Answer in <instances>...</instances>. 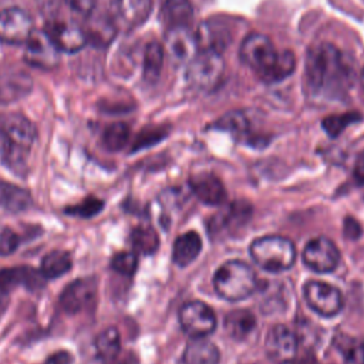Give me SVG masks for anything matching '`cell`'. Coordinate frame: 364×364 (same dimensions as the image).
I'll use <instances>...</instances> for the list:
<instances>
[{"mask_svg":"<svg viewBox=\"0 0 364 364\" xmlns=\"http://www.w3.org/2000/svg\"><path fill=\"white\" fill-rule=\"evenodd\" d=\"M306 78L313 94L334 98L348 87L351 71L341 51L330 43H323L307 53Z\"/></svg>","mask_w":364,"mask_h":364,"instance_id":"6da1fadb","label":"cell"},{"mask_svg":"<svg viewBox=\"0 0 364 364\" xmlns=\"http://www.w3.org/2000/svg\"><path fill=\"white\" fill-rule=\"evenodd\" d=\"M240 60L269 84L290 77L296 68V57L289 50L277 51L272 40L260 33L249 34L239 50Z\"/></svg>","mask_w":364,"mask_h":364,"instance_id":"7a4b0ae2","label":"cell"},{"mask_svg":"<svg viewBox=\"0 0 364 364\" xmlns=\"http://www.w3.org/2000/svg\"><path fill=\"white\" fill-rule=\"evenodd\" d=\"M213 287L218 296L225 300H243L257 289V276L247 263L228 260L215 272Z\"/></svg>","mask_w":364,"mask_h":364,"instance_id":"3957f363","label":"cell"},{"mask_svg":"<svg viewBox=\"0 0 364 364\" xmlns=\"http://www.w3.org/2000/svg\"><path fill=\"white\" fill-rule=\"evenodd\" d=\"M250 256L263 270L279 273L289 270L296 262L294 243L283 236H262L252 242Z\"/></svg>","mask_w":364,"mask_h":364,"instance_id":"277c9868","label":"cell"},{"mask_svg":"<svg viewBox=\"0 0 364 364\" xmlns=\"http://www.w3.org/2000/svg\"><path fill=\"white\" fill-rule=\"evenodd\" d=\"M225 61L222 54L213 51H198V54L188 63L186 80L198 90H213L223 74Z\"/></svg>","mask_w":364,"mask_h":364,"instance_id":"5b68a950","label":"cell"},{"mask_svg":"<svg viewBox=\"0 0 364 364\" xmlns=\"http://www.w3.org/2000/svg\"><path fill=\"white\" fill-rule=\"evenodd\" d=\"M179 323L188 336L193 338H203L215 331L216 316L206 303L193 300L181 307Z\"/></svg>","mask_w":364,"mask_h":364,"instance_id":"8992f818","label":"cell"},{"mask_svg":"<svg viewBox=\"0 0 364 364\" xmlns=\"http://www.w3.org/2000/svg\"><path fill=\"white\" fill-rule=\"evenodd\" d=\"M303 294L309 307L323 317L338 314L344 304L340 290L326 282H307L303 287Z\"/></svg>","mask_w":364,"mask_h":364,"instance_id":"52a82bcc","label":"cell"},{"mask_svg":"<svg viewBox=\"0 0 364 364\" xmlns=\"http://www.w3.org/2000/svg\"><path fill=\"white\" fill-rule=\"evenodd\" d=\"M24 60L40 70H53L60 63V50L46 30H33L24 43Z\"/></svg>","mask_w":364,"mask_h":364,"instance_id":"ba28073f","label":"cell"},{"mask_svg":"<svg viewBox=\"0 0 364 364\" xmlns=\"http://www.w3.org/2000/svg\"><path fill=\"white\" fill-rule=\"evenodd\" d=\"M97 301V280L94 277L75 279L60 294V306L68 314L91 309Z\"/></svg>","mask_w":364,"mask_h":364,"instance_id":"9c48e42d","label":"cell"},{"mask_svg":"<svg viewBox=\"0 0 364 364\" xmlns=\"http://www.w3.org/2000/svg\"><path fill=\"white\" fill-rule=\"evenodd\" d=\"M303 262L309 269L317 273H328L337 267L340 252L330 239L318 236L309 240L304 246Z\"/></svg>","mask_w":364,"mask_h":364,"instance_id":"30bf717a","label":"cell"},{"mask_svg":"<svg viewBox=\"0 0 364 364\" xmlns=\"http://www.w3.org/2000/svg\"><path fill=\"white\" fill-rule=\"evenodd\" d=\"M152 7V0H114L109 16L118 30L129 31L148 20Z\"/></svg>","mask_w":364,"mask_h":364,"instance_id":"8fae6325","label":"cell"},{"mask_svg":"<svg viewBox=\"0 0 364 364\" xmlns=\"http://www.w3.org/2000/svg\"><path fill=\"white\" fill-rule=\"evenodd\" d=\"M30 14L20 7H9L0 11V40L7 44H23L33 33Z\"/></svg>","mask_w":364,"mask_h":364,"instance_id":"7c38bea8","label":"cell"},{"mask_svg":"<svg viewBox=\"0 0 364 364\" xmlns=\"http://www.w3.org/2000/svg\"><path fill=\"white\" fill-rule=\"evenodd\" d=\"M266 354L279 364H287L297 354V338L294 333L283 324L272 327L266 336Z\"/></svg>","mask_w":364,"mask_h":364,"instance_id":"4fadbf2b","label":"cell"},{"mask_svg":"<svg viewBox=\"0 0 364 364\" xmlns=\"http://www.w3.org/2000/svg\"><path fill=\"white\" fill-rule=\"evenodd\" d=\"M0 134L11 144L30 149L37 139L34 124L21 114H1Z\"/></svg>","mask_w":364,"mask_h":364,"instance_id":"5bb4252c","label":"cell"},{"mask_svg":"<svg viewBox=\"0 0 364 364\" xmlns=\"http://www.w3.org/2000/svg\"><path fill=\"white\" fill-rule=\"evenodd\" d=\"M164 50L176 64H188L199 51L195 33L188 27L169 28L165 37Z\"/></svg>","mask_w":364,"mask_h":364,"instance_id":"9a60e30c","label":"cell"},{"mask_svg":"<svg viewBox=\"0 0 364 364\" xmlns=\"http://www.w3.org/2000/svg\"><path fill=\"white\" fill-rule=\"evenodd\" d=\"M44 30L48 33L60 51L77 53L87 44L84 30L74 23L50 21Z\"/></svg>","mask_w":364,"mask_h":364,"instance_id":"2e32d148","label":"cell"},{"mask_svg":"<svg viewBox=\"0 0 364 364\" xmlns=\"http://www.w3.org/2000/svg\"><path fill=\"white\" fill-rule=\"evenodd\" d=\"M195 38L199 51H213L222 54L232 43L230 30L215 21H203L198 26L195 31Z\"/></svg>","mask_w":364,"mask_h":364,"instance_id":"e0dca14e","label":"cell"},{"mask_svg":"<svg viewBox=\"0 0 364 364\" xmlns=\"http://www.w3.org/2000/svg\"><path fill=\"white\" fill-rule=\"evenodd\" d=\"M43 274L30 266H16L0 270V291L7 293L17 286H24L34 291L44 286Z\"/></svg>","mask_w":364,"mask_h":364,"instance_id":"ac0fdd59","label":"cell"},{"mask_svg":"<svg viewBox=\"0 0 364 364\" xmlns=\"http://www.w3.org/2000/svg\"><path fill=\"white\" fill-rule=\"evenodd\" d=\"M189 186L195 196L206 205H219L226 198L222 181L213 173H199L189 179Z\"/></svg>","mask_w":364,"mask_h":364,"instance_id":"d6986e66","label":"cell"},{"mask_svg":"<svg viewBox=\"0 0 364 364\" xmlns=\"http://www.w3.org/2000/svg\"><path fill=\"white\" fill-rule=\"evenodd\" d=\"M90 16V21L82 28L87 37V43H91L95 47H108L115 38L118 28L114 24L109 14H95Z\"/></svg>","mask_w":364,"mask_h":364,"instance_id":"ffe728a7","label":"cell"},{"mask_svg":"<svg viewBox=\"0 0 364 364\" xmlns=\"http://www.w3.org/2000/svg\"><path fill=\"white\" fill-rule=\"evenodd\" d=\"M202 250V240L193 230L185 232L175 239L172 247V259L179 267L191 264Z\"/></svg>","mask_w":364,"mask_h":364,"instance_id":"44dd1931","label":"cell"},{"mask_svg":"<svg viewBox=\"0 0 364 364\" xmlns=\"http://www.w3.org/2000/svg\"><path fill=\"white\" fill-rule=\"evenodd\" d=\"M252 215V206L246 202H233L223 212L212 218L210 229L218 232L223 228H236L237 225H245Z\"/></svg>","mask_w":364,"mask_h":364,"instance_id":"7402d4cb","label":"cell"},{"mask_svg":"<svg viewBox=\"0 0 364 364\" xmlns=\"http://www.w3.org/2000/svg\"><path fill=\"white\" fill-rule=\"evenodd\" d=\"M31 195L27 189L20 188L14 183L0 181V208L18 213L31 206Z\"/></svg>","mask_w":364,"mask_h":364,"instance_id":"603a6c76","label":"cell"},{"mask_svg":"<svg viewBox=\"0 0 364 364\" xmlns=\"http://www.w3.org/2000/svg\"><path fill=\"white\" fill-rule=\"evenodd\" d=\"M161 17L168 28L188 27L193 18V9L189 0H165Z\"/></svg>","mask_w":364,"mask_h":364,"instance_id":"cb8c5ba5","label":"cell"},{"mask_svg":"<svg viewBox=\"0 0 364 364\" xmlns=\"http://www.w3.org/2000/svg\"><path fill=\"white\" fill-rule=\"evenodd\" d=\"M223 327L232 338L245 340L256 327V317L249 310L237 309L225 316Z\"/></svg>","mask_w":364,"mask_h":364,"instance_id":"d4e9b609","label":"cell"},{"mask_svg":"<svg viewBox=\"0 0 364 364\" xmlns=\"http://www.w3.org/2000/svg\"><path fill=\"white\" fill-rule=\"evenodd\" d=\"M218 347L203 338L191 341L183 351V364H219Z\"/></svg>","mask_w":364,"mask_h":364,"instance_id":"484cf974","label":"cell"},{"mask_svg":"<svg viewBox=\"0 0 364 364\" xmlns=\"http://www.w3.org/2000/svg\"><path fill=\"white\" fill-rule=\"evenodd\" d=\"M73 266L71 255L65 250H53L47 253L40 264V273L44 279H57L67 272H70Z\"/></svg>","mask_w":364,"mask_h":364,"instance_id":"4316f807","label":"cell"},{"mask_svg":"<svg viewBox=\"0 0 364 364\" xmlns=\"http://www.w3.org/2000/svg\"><path fill=\"white\" fill-rule=\"evenodd\" d=\"M164 57H165V50L159 43L151 41L145 47L142 73H144V78L146 81L154 82L158 80L162 65H164Z\"/></svg>","mask_w":364,"mask_h":364,"instance_id":"83f0119b","label":"cell"},{"mask_svg":"<svg viewBox=\"0 0 364 364\" xmlns=\"http://www.w3.org/2000/svg\"><path fill=\"white\" fill-rule=\"evenodd\" d=\"M97 355L105 361H111L121 351V337L115 327L104 328L95 338Z\"/></svg>","mask_w":364,"mask_h":364,"instance_id":"f1b7e54d","label":"cell"},{"mask_svg":"<svg viewBox=\"0 0 364 364\" xmlns=\"http://www.w3.org/2000/svg\"><path fill=\"white\" fill-rule=\"evenodd\" d=\"M131 242L134 247L144 253V255H152L156 252L159 246V237L154 228L148 225H141L132 229L131 232Z\"/></svg>","mask_w":364,"mask_h":364,"instance_id":"f546056e","label":"cell"},{"mask_svg":"<svg viewBox=\"0 0 364 364\" xmlns=\"http://www.w3.org/2000/svg\"><path fill=\"white\" fill-rule=\"evenodd\" d=\"M129 127L125 122H114L108 125L102 134V145L111 152L121 151L129 139Z\"/></svg>","mask_w":364,"mask_h":364,"instance_id":"4dcf8cb0","label":"cell"},{"mask_svg":"<svg viewBox=\"0 0 364 364\" xmlns=\"http://www.w3.org/2000/svg\"><path fill=\"white\" fill-rule=\"evenodd\" d=\"M337 348L343 354L344 364H364V343L347 337V336H340L337 337Z\"/></svg>","mask_w":364,"mask_h":364,"instance_id":"1f68e13d","label":"cell"},{"mask_svg":"<svg viewBox=\"0 0 364 364\" xmlns=\"http://www.w3.org/2000/svg\"><path fill=\"white\" fill-rule=\"evenodd\" d=\"M213 128L229 131L236 135H243L249 131V121L243 112L233 111V112H228L226 115L219 118L213 124Z\"/></svg>","mask_w":364,"mask_h":364,"instance_id":"d6a6232c","label":"cell"},{"mask_svg":"<svg viewBox=\"0 0 364 364\" xmlns=\"http://www.w3.org/2000/svg\"><path fill=\"white\" fill-rule=\"evenodd\" d=\"M360 121V115L357 112H347L341 115H331L323 119L321 125L323 129L330 135V136H337L340 135L350 124Z\"/></svg>","mask_w":364,"mask_h":364,"instance_id":"836d02e7","label":"cell"},{"mask_svg":"<svg viewBox=\"0 0 364 364\" xmlns=\"http://www.w3.org/2000/svg\"><path fill=\"white\" fill-rule=\"evenodd\" d=\"M102 208H104V200H101L95 196H88L81 203L67 206L64 212L71 216H80V218L88 219V218L98 215L102 210Z\"/></svg>","mask_w":364,"mask_h":364,"instance_id":"e575fe53","label":"cell"},{"mask_svg":"<svg viewBox=\"0 0 364 364\" xmlns=\"http://www.w3.org/2000/svg\"><path fill=\"white\" fill-rule=\"evenodd\" d=\"M111 267L124 276H132L138 267V256L134 252H119L111 260Z\"/></svg>","mask_w":364,"mask_h":364,"instance_id":"d590c367","label":"cell"},{"mask_svg":"<svg viewBox=\"0 0 364 364\" xmlns=\"http://www.w3.org/2000/svg\"><path fill=\"white\" fill-rule=\"evenodd\" d=\"M20 243V237L7 226H0V256L11 255Z\"/></svg>","mask_w":364,"mask_h":364,"instance_id":"8d00e7d4","label":"cell"},{"mask_svg":"<svg viewBox=\"0 0 364 364\" xmlns=\"http://www.w3.org/2000/svg\"><path fill=\"white\" fill-rule=\"evenodd\" d=\"M164 135H165V132L162 129H145V131H142L136 136V139L132 145V152L139 151L142 148H146L152 144H156L159 139L164 138Z\"/></svg>","mask_w":364,"mask_h":364,"instance_id":"74e56055","label":"cell"},{"mask_svg":"<svg viewBox=\"0 0 364 364\" xmlns=\"http://www.w3.org/2000/svg\"><path fill=\"white\" fill-rule=\"evenodd\" d=\"M68 7L71 10H74L75 13H80V14H91L95 9V4H97V0H64Z\"/></svg>","mask_w":364,"mask_h":364,"instance_id":"f35d334b","label":"cell"},{"mask_svg":"<svg viewBox=\"0 0 364 364\" xmlns=\"http://www.w3.org/2000/svg\"><path fill=\"white\" fill-rule=\"evenodd\" d=\"M343 232H344V236L350 240H355L360 237L361 235V226L360 223L351 218V216H347L344 219V223H343Z\"/></svg>","mask_w":364,"mask_h":364,"instance_id":"ab89813d","label":"cell"},{"mask_svg":"<svg viewBox=\"0 0 364 364\" xmlns=\"http://www.w3.org/2000/svg\"><path fill=\"white\" fill-rule=\"evenodd\" d=\"M44 364H73V355L68 351L61 350L51 354Z\"/></svg>","mask_w":364,"mask_h":364,"instance_id":"60d3db41","label":"cell"},{"mask_svg":"<svg viewBox=\"0 0 364 364\" xmlns=\"http://www.w3.org/2000/svg\"><path fill=\"white\" fill-rule=\"evenodd\" d=\"M353 176H354V181L358 185H364V152L360 154L358 158L355 159L354 169H353Z\"/></svg>","mask_w":364,"mask_h":364,"instance_id":"b9f144b4","label":"cell"},{"mask_svg":"<svg viewBox=\"0 0 364 364\" xmlns=\"http://www.w3.org/2000/svg\"><path fill=\"white\" fill-rule=\"evenodd\" d=\"M111 364H138V358L132 353H125V354H121V355L118 353L111 360Z\"/></svg>","mask_w":364,"mask_h":364,"instance_id":"7bdbcfd3","label":"cell"},{"mask_svg":"<svg viewBox=\"0 0 364 364\" xmlns=\"http://www.w3.org/2000/svg\"><path fill=\"white\" fill-rule=\"evenodd\" d=\"M7 306H9V300H7V297H6V296H3V294H0V318H1V316L4 314V311H6Z\"/></svg>","mask_w":364,"mask_h":364,"instance_id":"ee69618b","label":"cell"},{"mask_svg":"<svg viewBox=\"0 0 364 364\" xmlns=\"http://www.w3.org/2000/svg\"><path fill=\"white\" fill-rule=\"evenodd\" d=\"M296 364H316L314 357L309 355V357H301L300 360H296Z\"/></svg>","mask_w":364,"mask_h":364,"instance_id":"f6af8a7d","label":"cell"},{"mask_svg":"<svg viewBox=\"0 0 364 364\" xmlns=\"http://www.w3.org/2000/svg\"><path fill=\"white\" fill-rule=\"evenodd\" d=\"M360 80H361V85L364 88V68L361 70V74H360Z\"/></svg>","mask_w":364,"mask_h":364,"instance_id":"bcb514c9","label":"cell"}]
</instances>
